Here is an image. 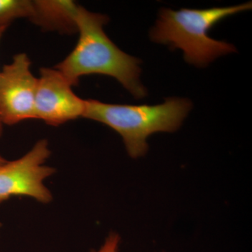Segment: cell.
<instances>
[{
    "label": "cell",
    "mask_w": 252,
    "mask_h": 252,
    "mask_svg": "<svg viewBox=\"0 0 252 252\" xmlns=\"http://www.w3.org/2000/svg\"><path fill=\"white\" fill-rule=\"evenodd\" d=\"M109 22L106 15L90 12L79 6L77 15L79 40L65 59L56 65L71 85L84 76L98 74L117 79L136 99L147 95L141 84L140 59L117 47L104 31Z\"/></svg>",
    "instance_id": "cell-1"
},
{
    "label": "cell",
    "mask_w": 252,
    "mask_h": 252,
    "mask_svg": "<svg viewBox=\"0 0 252 252\" xmlns=\"http://www.w3.org/2000/svg\"><path fill=\"white\" fill-rule=\"evenodd\" d=\"M250 2L208 9H160L159 19L150 32L152 41L184 51L185 61L205 67L222 55L236 52L234 46L215 40L207 32L223 18L252 9Z\"/></svg>",
    "instance_id": "cell-2"
},
{
    "label": "cell",
    "mask_w": 252,
    "mask_h": 252,
    "mask_svg": "<svg viewBox=\"0 0 252 252\" xmlns=\"http://www.w3.org/2000/svg\"><path fill=\"white\" fill-rule=\"evenodd\" d=\"M192 108L190 100L172 97L158 105H128L104 103L86 99L83 117L102 123L122 136L131 157L144 155L147 138L159 132H172L180 127Z\"/></svg>",
    "instance_id": "cell-3"
},
{
    "label": "cell",
    "mask_w": 252,
    "mask_h": 252,
    "mask_svg": "<svg viewBox=\"0 0 252 252\" xmlns=\"http://www.w3.org/2000/svg\"><path fill=\"white\" fill-rule=\"evenodd\" d=\"M51 155L46 140L38 141L22 157L0 166V203L16 195H25L42 203L52 200L44 180L56 170L44 165Z\"/></svg>",
    "instance_id": "cell-4"
},
{
    "label": "cell",
    "mask_w": 252,
    "mask_h": 252,
    "mask_svg": "<svg viewBox=\"0 0 252 252\" xmlns=\"http://www.w3.org/2000/svg\"><path fill=\"white\" fill-rule=\"evenodd\" d=\"M28 55L16 54L0 71V123L14 125L35 119L34 106L38 78L31 72Z\"/></svg>",
    "instance_id": "cell-5"
},
{
    "label": "cell",
    "mask_w": 252,
    "mask_h": 252,
    "mask_svg": "<svg viewBox=\"0 0 252 252\" xmlns=\"http://www.w3.org/2000/svg\"><path fill=\"white\" fill-rule=\"evenodd\" d=\"M72 86L58 69L41 68L36 88L35 119L58 126L83 117L86 99L78 97Z\"/></svg>",
    "instance_id": "cell-6"
},
{
    "label": "cell",
    "mask_w": 252,
    "mask_h": 252,
    "mask_svg": "<svg viewBox=\"0 0 252 252\" xmlns=\"http://www.w3.org/2000/svg\"><path fill=\"white\" fill-rule=\"evenodd\" d=\"M34 14L30 21L47 31L63 33L77 31V15L79 5L74 1L35 0Z\"/></svg>",
    "instance_id": "cell-7"
},
{
    "label": "cell",
    "mask_w": 252,
    "mask_h": 252,
    "mask_svg": "<svg viewBox=\"0 0 252 252\" xmlns=\"http://www.w3.org/2000/svg\"><path fill=\"white\" fill-rule=\"evenodd\" d=\"M34 14V4L31 0H0V26H9L17 18L31 20Z\"/></svg>",
    "instance_id": "cell-8"
},
{
    "label": "cell",
    "mask_w": 252,
    "mask_h": 252,
    "mask_svg": "<svg viewBox=\"0 0 252 252\" xmlns=\"http://www.w3.org/2000/svg\"><path fill=\"white\" fill-rule=\"evenodd\" d=\"M119 242H120V238L119 235L115 233H112L109 235L100 250L92 252H118Z\"/></svg>",
    "instance_id": "cell-9"
},
{
    "label": "cell",
    "mask_w": 252,
    "mask_h": 252,
    "mask_svg": "<svg viewBox=\"0 0 252 252\" xmlns=\"http://www.w3.org/2000/svg\"><path fill=\"white\" fill-rule=\"evenodd\" d=\"M8 26H0V39H1V36L4 34V32L6 31V28ZM3 130V125L0 123V137H1V134H2Z\"/></svg>",
    "instance_id": "cell-10"
},
{
    "label": "cell",
    "mask_w": 252,
    "mask_h": 252,
    "mask_svg": "<svg viewBox=\"0 0 252 252\" xmlns=\"http://www.w3.org/2000/svg\"><path fill=\"white\" fill-rule=\"evenodd\" d=\"M7 162V160H6V159H4V158L1 157V154H0V166L1 165H2L3 164H4L5 162Z\"/></svg>",
    "instance_id": "cell-11"
}]
</instances>
